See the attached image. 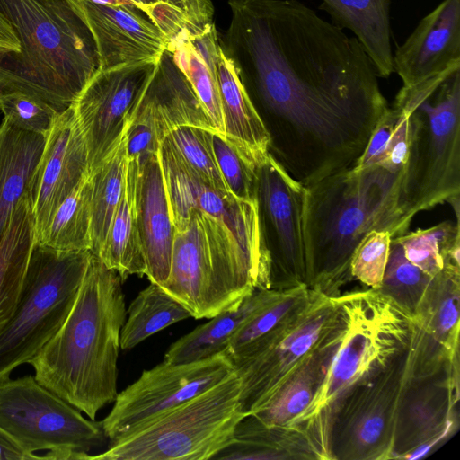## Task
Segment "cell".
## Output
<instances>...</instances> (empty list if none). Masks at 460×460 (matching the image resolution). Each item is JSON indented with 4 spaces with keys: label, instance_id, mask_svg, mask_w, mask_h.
<instances>
[{
    "label": "cell",
    "instance_id": "4dcf8cb0",
    "mask_svg": "<svg viewBox=\"0 0 460 460\" xmlns=\"http://www.w3.org/2000/svg\"><path fill=\"white\" fill-rule=\"evenodd\" d=\"M460 267L448 266L432 278L414 319L449 351L459 350Z\"/></svg>",
    "mask_w": 460,
    "mask_h": 460
},
{
    "label": "cell",
    "instance_id": "ee69618b",
    "mask_svg": "<svg viewBox=\"0 0 460 460\" xmlns=\"http://www.w3.org/2000/svg\"><path fill=\"white\" fill-rule=\"evenodd\" d=\"M19 51L20 43L13 26L0 12V58Z\"/></svg>",
    "mask_w": 460,
    "mask_h": 460
},
{
    "label": "cell",
    "instance_id": "1f68e13d",
    "mask_svg": "<svg viewBox=\"0 0 460 460\" xmlns=\"http://www.w3.org/2000/svg\"><path fill=\"white\" fill-rule=\"evenodd\" d=\"M91 173L60 203L36 243L62 252L92 250Z\"/></svg>",
    "mask_w": 460,
    "mask_h": 460
},
{
    "label": "cell",
    "instance_id": "30bf717a",
    "mask_svg": "<svg viewBox=\"0 0 460 460\" xmlns=\"http://www.w3.org/2000/svg\"><path fill=\"white\" fill-rule=\"evenodd\" d=\"M92 252H62L35 243L19 305L0 332V380L28 363L67 316Z\"/></svg>",
    "mask_w": 460,
    "mask_h": 460
},
{
    "label": "cell",
    "instance_id": "f35d334b",
    "mask_svg": "<svg viewBox=\"0 0 460 460\" xmlns=\"http://www.w3.org/2000/svg\"><path fill=\"white\" fill-rule=\"evenodd\" d=\"M215 157L229 192L257 202V168L267 154L258 155L217 131L212 134Z\"/></svg>",
    "mask_w": 460,
    "mask_h": 460
},
{
    "label": "cell",
    "instance_id": "e575fe53",
    "mask_svg": "<svg viewBox=\"0 0 460 460\" xmlns=\"http://www.w3.org/2000/svg\"><path fill=\"white\" fill-rule=\"evenodd\" d=\"M394 237L406 259L431 277L448 266L460 267L459 220H445Z\"/></svg>",
    "mask_w": 460,
    "mask_h": 460
},
{
    "label": "cell",
    "instance_id": "f1b7e54d",
    "mask_svg": "<svg viewBox=\"0 0 460 460\" xmlns=\"http://www.w3.org/2000/svg\"><path fill=\"white\" fill-rule=\"evenodd\" d=\"M316 456L304 432L286 427H268L253 415L243 417L236 425L231 441L213 459H285L291 454Z\"/></svg>",
    "mask_w": 460,
    "mask_h": 460
},
{
    "label": "cell",
    "instance_id": "ba28073f",
    "mask_svg": "<svg viewBox=\"0 0 460 460\" xmlns=\"http://www.w3.org/2000/svg\"><path fill=\"white\" fill-rule=\"evenodd\" d=\"M240 379L226 378L179 406L110 442L86 459L207 460L232 439L238 422Z\"/></svg>",
    "mask_w": 460,
    "mask_h": 460
},
{
    "label": "cell",
    "instance_id": "83f0119b",
    "mask_svg": "<svg viewBox=\"0 0 460 460\" xmlns=\"http://www.w3.org/2000/svg\"><path fill=\"white\" fill-rule=\"evenodd\" d=\"M421 94L400 89L379 119L362 155L351 166L354 171L380 165L394 172H403L409 148L410 113Z\"/></svg>",
    "mask_w": 460,
    "mask_h": 460
},
{
    "label": "cell",
    "instance_id": "ab89813d",
    "mask_svg": "<svg viewBox=\"0 0 460 460\" xmlns=\"http://www.w3.org/2000/svg\"><path fill=\"white\" fill-rule=\"evenodd\" d=\"M214 131L202 127L182 125L172 129L165 137L201 179L216 189L228 190L214 154Z\"/></svg>",
    "mask_w": 460,
    "mask_h": 460
},
{
    "label": "cell",
    "instance_id": "7c38bea8",
    "mask_svg": "<svg viewBox=\"0 0 460 460\" xmlns=\"http://www.w3.org/2000/svg\"><path fill=\"white\" fill-rule=\"evenodd\" d=\"M338 312V295L313 289L300 306L235 366L243 414H253L266 406L306 364L334 327Z\"/></svg>",
    "mask_w": 460,
    "mask_h": 460
},
{
    "label": "cell",
    "instance_id": "8d00e7d4",
    "mask_svg": "<svg viewBox=\"0 0 460 460\" xmlns=\"http://www.w3.org/2000/svg\"><path fill=\"white\" fill-rule=\"evenodd\" d=\"M171 41L182 31L200 33L213 22L211 0H128Z\"/></svg>",
    "mask_w": 460,
    "mask_h": 460
},
{
    "label": "cell",
    "instance_id": "60d3db41",
    "mask_svg": "<svg viewBox=\"0 0 460 460\" xmlns=\"http://www.w3.org/2000/svg\"><path fill=\"white\" fill-rule=\"evenodd\" d=\"M0 111L9 124L45 137L60 114L44 101L20 92L0 93Z\"/></svg>",
    "mask_w": 460,
    "mask_h": 460
},
{
    "label": "cell",
    "instance_id": "d590c367",
    "mask_svg": "<svg viewBox=\"0 0 460 460\" xmlns=\"http://www.w3.org/2000/svg\"><path fill=\"white\" fill-rule=\"evenodd\" d=\"M305 285L281 289L279 294L256 311L233 335L226 352L237 366L243 362L273 330L311 295Z\"/></svg>",
    "mask_w": 460,
    "mask_h": 460
},
{
    "label": "cell",
    "instance_id": "ffe728a7",
    "mask_svg": "<svg viewBox=\"0 0 460 460\" xmlns=\"http://www.w3.org/2000/svg\"><path fill=\"white\" fill-rule=\"evenodd\" d=\"M132 119L150 127L160 142L172 129L182 125L215 130L190 84L167 49L157 59Z\"/></svg>",
    "mask_w": 460,
    "mask_h": 460
},
{
    "label": "cell",
    "instance_id": "8fae6325",
    "mask_svg": "<svg viewBox=\"0 0 460 460\" xmlns=\"http://www.w3.org/2000/svg\"><path fill=\"white\" fill-rule=\"evenodd\" d=\"M0 428L28 454L43 459L86 460L106 443L102 421L85 419L34 376L0 380Z\"/></svg>",
    "mask_w": 460,
    "mask_h": 460
},
{
    "label": "cell",
    "instance_id": "f546056e",
    "mask_svg": "<svg viewBox=\"0 0 460 460\" xmlns=\"http://www.w3.org/2000/svg\"><path fill=\"white\" fill-rule=\"evenodd\" d=\"M333 328L306 364L266 406L252 415L268 427L288 428L305 410L325 375L334 344Z\"/></svg>",
    "mask_w": 460,
    "mask_h": 460
},
{
    "label": "cell",
    "instance_id": "52a82bcc",
    "mask_svg": "<svg viewBox=\"0 0 460 460\" xmlns=\"http://www.w3.org/2000/svg\"><path fill=\"white\" fill-rule=\"evenodd\" d=\"M448 361L446 349L414 319L410 341L390 363L354 388L334 416L332 459H387L397 414L412 382Z\"/></svg>",
    "mask_w": 460,
    "mask_h": 460
},
{
    "label": "cell",
    "instance_id": "7a4b0ae2",
    "mask_svg": "<svg viewBox=\"0 0 460 460\" xmlns=\"http://www.w3.org/2000/svg\"><path fill=\"white\" fill-rule=\"evenodd\" d=\"M121 279L92 252L64 323L28 363L36 380L95 420L117 395L120 331L126 319Z\"/></svg>",
    "mask_w": 460,
    "mask_h": 460
},
{
    "label": "cell",
    "instance_id": "7bdbcfd3",
    "mask_svg": "<svg viewBox=\"0 0 460 460\" xmlns=\"http://www.w3.org/2000/svg\"><path fill=\"white\" fill-rule=\"evenodd\" d=\"M42 459L41 456L25 452L18 443L0 428V460Z\"/></svg>",
    "mask_w": 460,
    "mask_h": 460
},
{
    "label": "cell",
    "instance_id": "836d02e7",
    "mask_svg": "<svg viewBox=\"0 0 460 460\" xmlns=\"http://www.w3.org/2000/svg\"><path fill=\"white\" fill-rule=\"evenodd\" d=\"M126 315L120 331L123 350H129L168 326L192 317L181 303L153 282L131 301Z\"/></svg>",
    "mask_w": 460,
    "mask_h": 460
},
{
    "label": "cell",
    "instance_id": "d6986e66",
    "mask_svg": "<svg viewBox=\"0 0 460 460\" xmlns=\"http://www.w3.org/2000/svg\"><path fill=\"white\" fill-rule=\"evenodd\" d=\"M135 211L146 275L162 285L168 278L175 234L158 152L138 161L135 180Z\"/></svg>",
    "mask_w": 460,
    "mask_h": 460
},
{
    "label": "cell",
    "instance_id": "5bb4252c",
    "mask_svg": "<svg viewBox=\"0 0 460 460\" xmlns=\"http://www.w3.org/2000/svg\"><path fill=\"white\" fill-rule=\"evenodd\" d=\"M305 199V186L292 178L268 152L258 164L257 203L270 260V288L308 287Z\"/></svg>",
    "mask_w": 460,
    "mask_h": 460
},
{
    "label": "cell",
    "instance_id": "e0dca14e",
    "mask_svg": "<svg viewBox=\"0 0 460 460\" xmlns=\"http://www.w3.org/2000/svg\"><path fill=\"white\" fill-rule=\"evenodd\" d=\"M89 174L87 146L71 105L58 115L47 136L29 188L36 240L60 203Z\"/></svg>",
    "mask_w": 460,
    "mask_h": 460
},
{
    "label": "cell",
    "instance_id": "603a6c76",
    "mask_svg": "<svg viewBox=\"0 0 460 460\" xmlns=\"http://www.w3.org/2000/svg\"><path fill=\"white\" fill-rule=\"evenodd\" d=\"M46 137L4 119L0 125V242L17 203L29 191Z\"/></svg>",
    "mask_w": 460,
    "mask_h": 460
},
{
    "label": "cell",
    "instance_id": "4316f807",
    "mask_svg": "<svg viewBox=\"0 0 460 460\" xmlns=\"http://www.w3.org/2000/svg\"><path fill=\"white\" fill-rule=\"evenodd\" d=\"M137 159H128L126 186L110 224L103 243L95 254L103 264L115 270L121 281L130 275H146V267L135 211Z\"/></svg>",
    "mask_w": 460,
    "mask_h": 460
},
{
    "label": "cell",
    "instance_id": "4fadbf2b",
    "mask_svg": "<svg viewBox=\"0 0 460 460\" xmlns=\"http://www.w3.org/2000/svg\"><path fill=\"white\" fill-rule=\"evenodd\" d=\"M234 371L226 350L189 363L164 360L143 371L138 379L117 394L111 411L102 420L105 435L110 442L127 435L216 385Z\"/></svg>",
    "mask_w": 460,
    "mask_h": 460
},
{
    "label": "cell",
    "instance_id": "6da1fadb",
    "mask_svg": "<svg viewBox=\"0 0 460 460\" xmlns=\"http://www.w3.org/2000/svg\"><path fill=\"white\" fill-rule=\"evenodd\" d=\"M220 45L247 76L269 152L308 186L351 167L388 107L354 36L300 0H229Z\"/></svg>",
    "mask_w": 460,
    "mask_h": 460
},
{
    "label": "cell",
    "instance_id": "484cf974",
    "mask_svg": "<svg viewBox=\"0 0 460 460\" xmlns=\"http://www.w3.org/2000/svg\"><path fill=\"white\" fill-rule=\"evenodd\" d=\"M217 76L224 135L255 155L269 152L270 136L253 105L234 61L220 45Z\"/></svg>",
    "mask_w": 460,
    "mask_h": 460
},
{
    "label": "cell",
    "instance_id": "277c9868",
    "mask_svg": "<svg viewBox=\"0 0 460 460\" xmlns=\"http://www.w3.org/2000/svg\"><path fill=\"white\" fill-rule=\"evenodd\" d=\"M0 12L20 43L0 58V93L30 94L64 112L100 66L88 27L68 0H0Z\"/></svg>",
    "mask_w": 460,
    "mask_h": 460
},
{
    "label": "cell",
    "instance_id": "d6a6232c",
    "mask_svg": "<svg viewBox=\"0 0 460 460\" xmlns=\"http://www.w3.org/2000/svg\"><path fill=\"white\" fill-rule=\"evenodd\" d=\"M128 126L104 159L91 172L93 181L91 252L93 254H97L103 243L125 190L128 168L126 146Z\"/></svg>",
    "mask_w": 460,
    "mask_h": 460
},
{
    "label": "cell",
    "instance_id": "cb8c5ba5",
    "mask_svg": "<svg viewBox=\"0 0 460 460\" xmlns=\"http://www.w3.org/2000/svg\"><path fill=\"white\" fill-rule=\"evenodd\" d=\"M280 291L281 289L255 288L234 307L213 316L207 323L196 327L173 342L166 351L164 360L171 363H189L225 351L237 330Z\"/></svg>",
    "mask_w": 460,
    "mask_h": 460
},
{
    "label": "cell",
    "instance_id": "3957f363",
    "mask_svg": "<svg viewBox=\"0 0 460 460\" xmlns=\"http://www.w3.org/2000/svg\"><path fill=\"white\" fill-rule=\"evenodd\" d=\"M402 172L380 165L351 167L305 186L304 237L307 283L336 296L351 279L350 261L362 239L373 230L393 237L406 233L411 219L400 197Z\"/></svg>",
    "mask_w": 460,
    "mask_h": 460
},
{
    "label": "cell",
    "instance_id": "7402d4cb",
    "mask_svg": "<svg viewBox=\"0 0 460 460\" xmlns=\"http://www.w3.org/2000/svg\"><path fill=\"white\" fill-rule=\"evenodd\" d=\"M219 36L211 25L200 33L182 31L168 45L172 60L185 75L214 128L224 135V123L217 76Z\"/></svg>",
    "mask_w": 460,
    "mask_h": 460
},
{
    "label": "cell",
    "instance_id": "9a60e30c",
    "mask_svg": "<svg viewBox=\"0 0 460 460\" xmlns=\"http://www.w3.org/2000/svg\"><path fill=\"white\" fill-rule=\"evenodd\" d=\"M156 61L98 69L72 104L88 151L90 173L121 136Z\"/></svg>",
    "mask_w": 460,
    "mask_h": 460
},
{
    "label": "cell",
    "instance_id": "74e56055",
    "mask_svg": "<svg viewBox=\"0 0 460 460\" xmlns=\"http://www.w3.org/2000/svg\"><path fill=\"white\" fill-rule=\"evenodd\" d=\"M432 278L406 259L401 243L393 237L381 284L375 290L413 318Z\"/></svg>",
    "mask_w": 460,
    "mask_h": 460
},
{
    "label": "cell",
    "instance_id": "ac0fdd59",
    "mask_svg": "<svg viewBox=\"0 0 460 460\" xmlns=\"http://www.w3.org/2000/svg\"><path fill=\"white\" fill-rule=\"evenodd\" d=\"M92 33L99 69L140 61H157L169 39L143 13L131 5H103L68 0Z\"/></svg>",
    "mask_w": 460,
    "mask_h": 460
},
{
    "label": "cell",
    "instance_id": "5b68a950",
    "mask_svg": "<svg viewBox=\"0 0 460 460\" xmlns=\"http://www.w3.org/2000/svg\"><path fill=\"white\" fill-rule=\"evenodd\" d=\"M158 155L172 220L194 215L203 230L223 310L234 307L257 288H270L258 203L207 183L166 137Z\"/></svg>",
    "mask_w": 460,
    "mask_h": 460
},
{
    "label": "cell",
    "instance_id": "d4e9b609",
    "mask_svg": "<svg viewBox=\"0 0 460 460\" xmlns=\"http://www.w3.org/2000/svg\"><path fill=\"white\" fill-rule=\"evenodd\" d=\"M35 243L34 217L27 191L17 203L0 242V332L19 305Z\"/></svg>",
    "mask_w": 460,
    "mask_h": 460
},
{
    "label": "cell",
    "instance_id": "9c48e42d",
    "mask_svg": "<svg viewBox=\"0 0 460 460\" xmlns=\"http://www.w3.org/2000/svg\"><path fill=\"white\" fill-rule=\"evenodd\" d=\"M409 132L400 202L412 220L460 194V70L418 100Z\"/></svg>",
    "mask_w": 460,
    "mask_h": 460
},
{
    "label": "cell",
    "instance_id": "8992f818",
    "mask_svg": "<svg viewBox=\"0 0 460 460\" xmlns=\"http://www.w3.org/2000/svg\"><path fill=\"white\" fill-rule=\"evenodd\" d=\"M333 349L312 401L288 428L303 431L319 459H331L334 416L346 396L403 350L413 318L369 288L338 296Z\"/></svg>",
    "mask_w": 460,
    "mask_h": 460
},
{
    "label": "cell",
    "instance_id": "2e32d148",
    "mask_svg": "<svg viewBox=\"0 0 460 460\" xmlns=\"http://www.w3.org/2000/svg\"><path fill=\"white\" fill-rule=\"evenodd\" d=\"M393 66L411 90L441 84L460 70V0H442L393 55Z\"/></svg>",
    "mask_w": 460,
    "mask_h": 460
},
{
    "label": "cell",
    "instance_id": "44dd1931",
    "mask_svg": "<svg viewBox=\"0 0 460 460\" xmlns=\"http://www.w3.org/2000/svg\"><path fill=\"white\" fill-rule=\"evenodd\" d=\"M393 0H321L319 9L358 40L378 77L394 73L390 12Z\"/></svg>",
    "mask_w": 460,
    "mask_h": 460
},
{
    "label": "cell",
    "instance_id": "b9f144b4",
    "mask_svg": "<svg viewBox=\"0 0 460 460\" xmlns=\"http://www.w3.org/2000/svg\"><path fill=\"white\" fill-rule=\"evenodd\" d=\"M393 236L388 231L369 232L355 249L350 261V277L372 289L381 284Z\"/></svg>",
    "mask_w": 460,
    "mask_h": 460
},
{
    "label": "cell",
    "instance_id": "f6af8a7d",
    "mask_svg": "<svg viewBox=\"0 0 460 460\" xmlns=\"http://www.w3.org/2000/svg\"><path fill=\"white\" fill-rule=\"evenodd\" d=\"M94 4H103V5H131L133 6L128 0H89ZM135 7V6H134Z\"/></svg>",
    "mask_w": 460,
    "mask_h": 460
}]
</instances>
